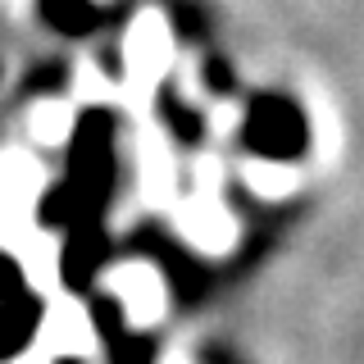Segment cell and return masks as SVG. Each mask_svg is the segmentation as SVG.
<instances>
[{"label":"cell","instance_id":"cell-1","mask_svg":"<svg viewBox=\"0 0 364 364\" xmlns=\"http://www.w3.org/2000/svg\"><path fill=\"white\" fill-rule=\"evenodd\" d=\"M37 328H41V310L32 296L18 291L0 296V355H18L23 341L37 337Z\"/></svg>","mask_w":364,"mask_h":364},{"label":"cell","instance_id":"cell-2","mask_svg":"<svg viewBox=\"0 0 364 364\" xmlns=\"http://www.w3.org/2000/svg\"><path fill=\"white\" fill-rule=\"evenodd\" d=\"M41 14L46 23H55L64 32H82L91 23V5L87 0H41Z\"/></svg>","mask_w":364,"mask_h":364},{"label":"cell","instance_id":"cell-3","mask_svg":"<svg viewBox=\"0 0 364 364\" xmlns=\"http://www.w3.org/2000/svg\"><path fill=\"white\" fill-rule=\"evenodd\" d=\"M32 136H50V141L68 136V109H60V105L37 109V114H32Z\"/></svg>","mask_w":364,"mask_h":364},{"label":"cell","instance_id":"cell-4","mask_svg":"<svg viewBox=\"0 0 364 364\" xmlns=\"http://www.w3.org/2000/svg\"><path fill=\"white\" fill-rule=\"evenodd\" d=\"M14 364H46V360H37V355H14Z\"/></svg>","mask_w":364,"mask_h":364}]
</instances>
